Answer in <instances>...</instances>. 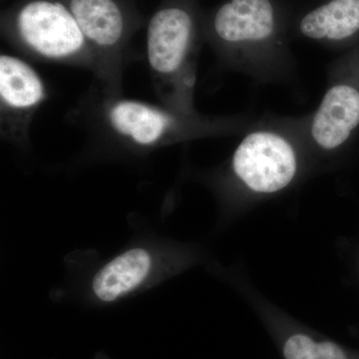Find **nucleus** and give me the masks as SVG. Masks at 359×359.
Wrapping results in <instances>:
<instances>
[{"instance_id":"1a4fd4ad","label":"nucleus","mask_w":359,"mask_h":359,"mask_svg":"<svg viewBox=\"0 0 359 359\" xmlns=\"http://www.w3.org/2000/svg\"><path fill=\"white\" fill-rule=\"evenodd\" d=\"M302 36L318 41L351 42L359 39V0H325L297 23Z\"/></svg>"},{"instance_id":"0eeeda50","label":"nucleus","mask_w":359,"mask_h":359,"mask_svg":"<svg viewBox=\"0 0 359 359\" xmlns=\"http://www.w3.org/2000/svg\"><path fill=\"white\" fill-rule=\"evenodd\" d=\"M280 25L275 0H228L210 18L208 34L224 51H244L271 43Z\"/></svg>"},{"instance_id":"9b49d317","label":"nucleus","mask_w":359,"mask_h":359,"mask_svg":"<svg viewBox=\"0 0 359 359\" xmlns=\"http://www.w3.org/2000/svg\"><path fill=\"white\" fill-rule=\"evenodd\" d=\"M283 359H351L332 340L318 339L308 332L294 330L283 337Z\"/></svg>"},{"instance_id":"9d476101","label":"nucleus","mask_w":359,"mask_h":359,"mask_svg":"<svg viewBox=\"0 0 359 359\" xmlns=\"http://www.w3.org/2000/svg\"><path fill=\"white\" fill-rule=\"evenodd\" d=\"M152 268L148 250L135 248L116 257L94 276L92 290L100 301L114 302L138 287Z\"/></svg>"},{"instance_id":"7ed1b4c3","label":"nucleus","mask_w":359,"mask_h":359,"mask_svg":"<svg viewBox=\"0 0 359 359\" xmlns=\"http://www.w3.org/2000/svg\"><path fill=\"white\" fill-rule=\"evenodd\" d=\"M87 110L96 136L120 142L132 148L152 149L216 129L196 114H184L166 106L124 98L99 90Z\"/></svg>"},{"instance_id":"39448f33","label":"nucleus","mask_w":359,"mask_h":359,"mask_svg":"<svg viewBox=\"0 0 359 359\" xmlns=\"http://www.w3.org/2000/svg\"><path fill=\"white\" fill-rule=\"evenodd\" d=\"M48 98L43 78L25 59L0 55V135L23 145L30 136L37 111Z\"/></svg>"},{"instance_id":"6e6552de","label":"nucleus","mask_w":359,"mask_h":359,"mask_svg":"<svg viewBox=\"0 0 359 359\" xmlns=\"http://www.w3.org/2000/svg\"><path fill=\"white\" fill-rule=\"evenodd\" d=\"M359 127V43L347 61L346 72L327 90L311 124V136L320 147L335 150Z\"/></svg>"},{"instance_id":"423d86ee","label":"nucleus","mask_w":359,"mask_h":359,"mask_svg":"<svg viewBox=\"0 0 359 359\" xmlns=\"http://www.w3.org/2000/svg\"><path fill=\"white\" fill-rule=\"evenodd\" d=\"M233 170L238 179L254 192H280L297 174V155L290 142L280 135L252 132L236 149Z\"/></svg>"},{"instance_id":"f257e3e1","label":"nucleus","mask_w":359,"mask_h":359,"mask_svg":"<svg viewBox=\"0 0 359 359\" xmlns=\"http://www.w3.org/2000/svg\"><path fill=\"white\" fill-rule=\"evenodd\" d=\"M198 36L197 14L190 0H171L161 6L146 33V56L156 95L163 105L184 114H195Z\"/></svg>"},{"instance_id":"f03ea898","label":"nucleus","mask_w":359,"mask_h":359,"mask_svg":"<svg viewBox=\"0 0 359 359\" xmlns=\"http://www.w3.org/2000/svg\"><path fill=\"white\" fill-rule=\"evenodd\" d=\"M4 32L27 57L74 66L101 79V68L65 0H26L7 15Z\"/></svg>"},{"instance_id":"20e7f679","label":"nucleus","mask_w":359,"mask_h":359,"mask_svg":"<svg viewBox=\"0 0 359 359\" xmlns=\"http://www.w3.org/2000/svg\"><path fill=\"white\" fill-rule=\"evenodd\" d=\"M101 68L100 89L122 95L135 23L119 0H65Z\"/></svg>"}]
</instances>
